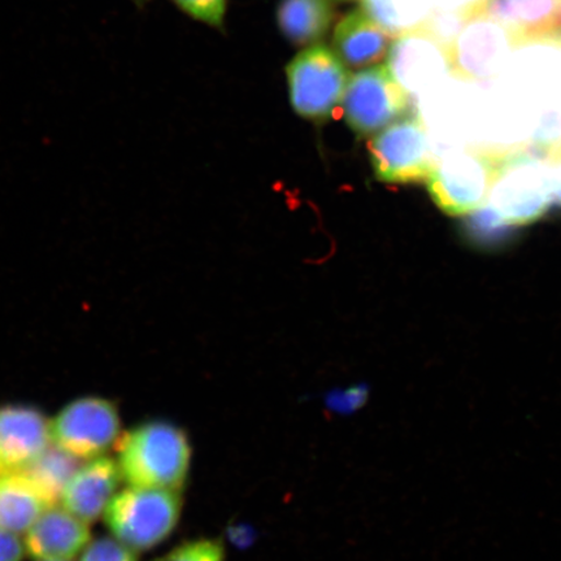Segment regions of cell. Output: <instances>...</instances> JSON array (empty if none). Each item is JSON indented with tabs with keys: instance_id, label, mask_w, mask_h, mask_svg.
Wrapping results in <instances>:
<instances>
[{
	"instance_id": "obj_27",
	"label": "cell",
	"mask_w": 561,
	"mask_h": 561,
	"mask_svg": "<svg viewBox=\"0 0 561 561\" xmlns=\"http://www.w3.org/2000/svg\"><path fill=\"white\" fill-rule=\"evenodd\" d=\"M51 561H60V560H51Z\"/></svg>"
},
{
	"instance_id": "obj_5",
	"label": "cell",
	"mask_w": 561,
	"mask_h": 561,
	"mask_svg": "<svg viewBox=\"0 0 561 561\" xmlns=\"http://www.w3.org/2000/svg\"><path fill=\"white\" fill-rule=\"evenodd\" d=\"M293 108L311 122H325L343 101L348 83L345 65L331 48H306L286 68Z\"/></svg>"
},
{
	"instance_id": "obj_12",
	"label": "cell",
	"mask_w": 561,
	"mask_h": 561,
	"mask_svg": "<svg viewBox=\"0 0 561 561\" xmlns=\"http://www.w3.org/2000/svg\"><path fill=\"white\" fill-rule=\"evenodd\" d=\"M122 481L116 460L104 455L88 460L62 491L61 507L83 523H94L104 514Z\"/></svg>"
},
{
	"instance_id": "obj_23",
	"label": "cell",
	"mask_w": 561,
	"mask_h": 561,
	"mask_svg": "<svg viewBox=\"0 0 561 561\" xmlns=\"http://www.w3.org/2000/svg\"><path fill=\"white\" fill-rule=\"evenodd\" d=\"M26 550L16 533L0 528V561H23Z\"/></svg>"
},
{
	"instance_id": "obj_25",
	"label": "cell",
	"mask_w": 561,
	"mask_h": 561,
	"mask_svg": "<svg viewBox=\"0 0 561 561\" xmlns=\"http://www.w3.org/2000/svg\"><path fill=\"white\" fill-rule=\"evenodd\" d=\"M133 2H136V3H145V2H147V0H133Z\"/></svg>"
},
{
	"instance_id": "obj_3",
	"label": "cell",
	"mask_w": 561,
	"mask_h": 561,
	"mask_svg": "<svg viewBox=\"0 0 561 561\" xmlns=\"http://www.w3.org/2000/svg\"><path fill=\"white\" fill-rule=\"evenodd\" d=\"M181 512L180 491L129 486L112 497L103 516L111 535L139 552L171 537Z\"/></svg>"
},
{
	"instance_id": "obj_7",
	"label": "cell",
	"mask_w": 561,
	"mask_h": 561,
	"mask_svg": "<svg viewBox=\"0 0 561 561\" xmlns=\"http://www.w3.org/2000/svg\"><path fill=\"white\" fill-rule=\"evenodd\" d=\"M343 114L357 137L375 136L407 116L410 96L390 67H370L348 79Z\"/></svg>"
},
{
	"instance_id": "obj_16",
	"label": "cell",
	"mask_w": 561,
	"mask_h": 561,
	"mask_svg": "<svg viewBox=\"0 0 561 561\" xmlns=\"http://www.w3.org/2000/svg\"><path fill=\"white\" fill-rule=\"evenodd\" d=\"M333 19L331 0H280L277 9L280 32L297 46L312 45L324 38Z\"/></svg>"
},
{
	"instance_id": "obj_10",
	"label": "cell",
	"mask_w": 561,
	"mask_h": 561,
	"mask_svg": "<svg viewBox=\"0 0 561 561\" xmlns=\"http://www.w3.org/2000/svg\"><path fill=\"white\" fill-rule=\"evenodd\" d=\"M50 445L44 413L31 405L0 407V476L23 471Z\"/></svg>"
},
{
	"instance_id": "obj_14",
	"label": "cell",
	"mask_w": 561,
	"mask_h": 561,
	"mask_svg": "<svg viewBox=\"0 0 561 561\" xmlns=\"http://www.w3.org/2000/svg\"><path fill=\"white\" fill-rule=\"evenodd\" d=\"M486 13L507 27L515 46L560 37L561 0H489Z\"/></svg>"
},
{
	"instance_id": "obj_20",
	"label": "cell",
	"mask_w": 561,
	"mask_h": 561,
	"mask_svg": "<svg viewBox=\"0 0 561 561\" xmlns=\"http://www.w3.org/2000/svg\"><path fill=\"white\" fill-rule=\"evenodd\" d=\"M80 561H139L137 552L116 538L102 537L90 541Z\"/></svg>"
},
{
	"instance_id": "obj_26",
	"label": "cell",
	"mask_w": 561,
	"mask_h": 561,
	"mask_svg": "<svg viewBox=\"0 0 561 561\" xmlns=\"http://www.w3.org/2000/svg\"><path fill=\"white\" fill-rule=\"evenodd\" d=\"M559 39H561V30H560V37H559Z\"/></svg>"
},
{
	"instance_id": "obj_17",
	"label": "cell",
	"mask_w": 561,
	"mask_h": 561,
	"mask_svg": "<svg viewBox=\"0 0 561 561\" xmlns=\"http://www.w3.org/2000/svg\"><path fill=\"white\" fill-rule=\"evenodd\" d=\"M48 508L23 473L0 476V528L26 533Z\"/></svg>"
},
{
	"instance_id": "obj_18",
	"label": "cell",
	"mask_w": 561,
	"mask_h": 561,
	"mask_svg": "<svg viewBox=\"0 0 561 561\" xmlns=\"http://www.w3.org/2000/svg\"><path fill=\"white\" fill-rule=\"evenodd\" d=\"M80 466L79 459L51 444L20 473L38 491L47 506L53 507L60 502L62 491Z\"/></svg>"
},
{
	"instance_id": "obj_2",
	"label": "cell",
	"mask_w": 561,
	"mask_h": 561,
	"mask_svg": "<svg viewBox=\"0 0 561 561\" xmlns=\"http://www.w3.org/2000/svg\"><path fill=\"white\" fill-rule=\"evenodd\" d=\"M494 151V179L486 202L490 208L510 227L541 219L553 199L546 157L531 146Z\"/></svg>"
},
{
	"instance_id": "obj_6",
	"label": "cell",
	"mask_w": 561,
	"mask_h": 561,
	"mask_svg": "<svg viewBox=\"0 0 561 561\" xmlns=\"http://www.w3.org/2000/svg\"><path fill=\"white\" fill-rule=\"evenodd\" d=\"M371 167L385 184L425 182L436 160L426 128L416 114L407 115L377 133L368 144Z\"/></svg>"
},
{
	"instance_id": "obj_15",
	"label": "cell",
	"mask_w": 561,
	"mask_h": 561,
	"mask_svg": "<svg viewBox=\"0 0 561 561\" xmlns=\"http://www.w3.org/2000/svg\"><path fill=\"white\" fill-rule=\"evenodd\" d=\"M392 35L363 10L347 13L335 26L334 53L351 68L382 61L389 54Z\"/></svg>"
},
{
	"instance_id": "obj_4",
	"label": "cell",
	"mask_w": 561,
	"mask_h": 561,
	"mask_svg": "<svg viewBox=\"0 0 561 561\" xmlns=\"http://www.w3.org/2000/svg\"><path fill=\"white\" fill-rule=\"evenodd\" d=\"M494 168V150L468 147L448 151L434 163L425 181L427 192L446 215H471L486 205Z\"/></svg>"
},
{
	"instance_id": "obj_13",
	"label": "cell",
	"mask_w": 561,
	"mask_h": 561,
	"mask_svg": "<svg viewBox=\"0 0 561 561\" xmlns=\"http://www.w3.org/2000/svg\"><path fill=\"white\" fill-rule=\"evenodd\" d=\"M89 524L58 504L48 507L25 535L27 556L37 561H69L90 542Z\"/></svg>"
},
{
	"instance_id": "obj_21",
	"label": "cell",
	"mask_w": 561,
	"mask_h": 561,
	"mask_svg": "<svg viewBox=\"0 0 561 561\" xmlns=\"http://www.w3.org/2000/svg\"><path fill=\"white\" fill-rule=\"evenodd\" d=\"M192 18L208 25L220 27L227 11V0H173Z\"/></svg>"
},
{
	"instance_id": "obj_11",
	"label": "cell",
	"mask_w": 561,
	"mask_h": 561,
	"mask_svg": "<svg viewBox=\"0 0 561 561\" xmlns=\"http://www.w3.org/2000/svg\"><path fill=\"white\" fill-rule=\"evenodd\" d=\"M390 69L405 90H423L450 72L447 46L424 24L392 47Z\"/></svg>"
},
{
	"instance_id": "obj_8",
	"label": "cell",
	"mask_w": 561,
	"mask_h": 561,
	"mask_svg": "<svg viewBox=\"0 0 561 561\" xmlns=\"http://www.w3.org/2000/svg\"><path fill=\"white\" fill-rule=\"evenodd\" d=\"M117 407L107 399H76L50 421L51 444L79 460L100 458L121 438Z\"/></svg>"
},
{
	"instance_id": "obj_1",
	"label": "cell",
	"mask_w": 561,
	"mask_h": 561,
	"mask_svg": "<svg viewBox=\"0 0 561 561\" xmlns=\"http://www.w3.org/2000/svg\"><path fill=\"white\" fill-rule=\"evenodd\" d=\"M117 466L133 488L181 491L192 465V445L181 427L153 420L116 442Z\"/></svg>"
},
{
	"instance_id": "obj_24",
	"label": "cell",
	"mask_w": 561,
	"mask_h": 561,
	"mask_svg": "<svg viewBox=\"0 0 561 561\" xmlns=\"http://www.w3.org/2000/svg\"><path fill=\"white\" fill-rule=\"evenodd\" d=\"M549 165L552 198L561 207V150L546 157Z\"/></svg>"
},
{
	"instance_id": "obj_22",
	"label": "cell",
	"mask_w": 561,
	"mask_h": 561,
	"mask_svg": "<svg viewBox=\"0 0 561 561\" xmlns=\"http://www.w3.org/2000/svg\"><path fill=\"white\" fill-rule=\"evenodd\" d=\"M488 3L489 0H438V9L469 20L486 12Z\"/></svg>"
},
{
	"instance_id": "obj_19",
	"label": "cell",
	"mask_w": 561,
	"mask_h": 561,
	"mask_svg": "<svg viewBox=\"0 0 561 561\" xmlns=\"http://www.w3.org/2000/svg\"><path fill=\"white\" fill-rule=\"evenodd\" d=\"M158 561H226V547L220 539H194L174 547Z\"/></svg>"
},
{
	"instance_id": "obj_9",
	"label": "cell",
	"mask_w": 561,
	"mask_h": 561,
	"mask_svg": "<svg viewBox=\"0 0 561 561\" xmlns=\"http://www.w3.org/2000/svg\"><path fill=\"white\" fill-rule=\"evenodd\" d=\"M515 46L507 27L483 12L466 21L448 45L450 72L465 81L485 82L506 66Z\"/></svg>"
}]
</instances>
